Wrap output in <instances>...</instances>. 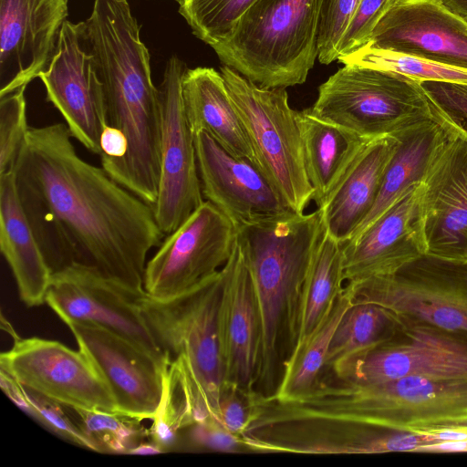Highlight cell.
Returning a JSON list of instances; mask_svg holds the SVG:
<instances>
[{
	"label": "cell",
	"instance_id": "cell-35",
	"mask_svg": "<svg viewBox=\"0 0 467 467\" xmlns=\"http://www.w3.org/2000/svg\"><path fill=\"white\" fill-rule=\"evenodd\" d=\"M26 87L0 97V174L14 170L29 130Z\"/></svg>",
	"mask_w": 467,
	"mask_h": 467
},
{
	"label": "cell",
	"instance_id": "cell-43",
	"mask_svg": "<svg viewBox=\"0 0 467 467\" xmlns=\"http://www.w3.org/2000/svg\"><path fill=\"white\" fill-rule=\"evenodd\" d=\"M414 452H467V441H449L420 446Z\"/></svg>",
	"mask_w": 467,
	"mask_h": 467
},
{
	"label": "cell",
	"instance_id": "cell-4",
	"mask_svg": "<svg viewBox=\"0 0 467 467\" xmlns=\"http://www.w3.org/2000/svg\"><path fill=\"white\" fill-rule=\"evenodd\" d=\"M310 403L327 415L424 434L467 425V379L406 376L364 383L335 378L312 391Z\"/></svg>",
	"mask_w": 467,
	"mask_h": 467
},
{
	"label": "cell",
	"instance_id": "cell-21",
	"mask_svg": "<svg viewBox=\"0 0 467 467\" xmlns=\"http://www.w3.org/2000/svg\"><path fill=\"white\" fill-rule=\"evenodd\" d=\"M421 200L422 182L343 244L345 282L392 275L427 254Z\"/></svg>",
	"mask_w": 467,
	"mask_h": 467
},
{
	"label": "cell",
	"instance_id": "cell-24",
	"mask_svg": "<svg viewBox=\"0 0 467 467\" xmlns=\"http://www.w3.org/2000/svg\"><path fill=\"white\" fill-rule=\"evenodd\" d=\"M0 249L21 301L29 307L46 303L53 274L20 201L14 171L0 174Z\"/></svg>",
	"mask_w": 467,
	"mask_h": 467
},
{
	"label": "cell",
	"instance_id": "cell-30",
	"mask_svg": "<svg viewBox=\"0 0 467 467\" xmlns=\"http://www.w3.org/2000/svg\"><path fill=\"white\" fill-rule=\"evenodd\" d=\"M344 282L343 244L324 231L304 282L296 347L305 342L329 316L344 290Z\"/></svg>",
	"mask_w": 467,
	"mask_h": 467
},
{
	"label": "cell",
	"instance_id": "cell-15",
	"mask_svg": "<svg viewBox=\"0 0 467 467\" xmlns=\"http://www.w3.org/2000/svg\"><path fill=\"white\" fill-rule=\"evenodd\" d=\"M437 120L445 137L422 180L427 254L467 260V136Z\"/></svg>",
	"mask_w": 467,
	"mask_h": 467
},
{
	"label": "cell",
	"instance_id": "cell-45",
	"mask_svg": "<svg viewBox=\"0 0 467 467\" xmlns=\"http://www.w3.org/2000/svg\"><path fill=\"white\" fill-rule=\"evenodd\" d=\"M449 12L467 22V0H433Z\"/></svg>",
	"mask_w": 467,
	"mask_h": 467
},
{
	"label": "cell",
	"instance_id": "cell-19",
	"mask_svg": "<svg viewBox=\"0 0 467 467\" xmlns=\"http://www.w3.org/2000/svg\"><path fill=\"white\" fill-rule=\"evenodd\" d=\"M193 139L203 198L237 227L293 212L257 166L232 155L205 131Z\"/></svg>",
	"mask_w": 467,
	"mask_h": 467
},
{
	"label": "cell",
	"instance_id": "cell-32",
	"mask_svg": "<svg viewBox=\"0 0 467 467\" xmlns=\"http://www.w3.org/2000/svg\"><path fill=\"white\" fill-rule=\"evenodd\" d=\"M73 410L81 430L95 445L97 452L129 454L144 437H149V431L138 418L119 412Z\"/></svg>",
	"mask_w": 467,
	"mask_h": 467
},
{
	"label": "cell",
	"instance_id": "cell-2",
	"mask_svg": "<svg viewBox=\"0 0 467 467\" xmlns=\"http://www.w3.org/2000/svg\"><path fill=\"white\" fill-rule=\"evenodd\" d=\"M237 229L246 248L261 317L254 390L272 396L296 345L304 282L325 231L322 211L289 212Z\"/></svg>",
	"mask_w": 467,
	"mask_h": 467
},
{
	"label": "cell",
	"instance_id": "cell-7",
	"mask_svg": "<svg viewBox=\"0 0 467 467\" xmlns=\"http://www.w3.org/2000/svg\"><path fill=\"white\" fill-rule=\"evenodd\" d=\"M222 293L220 271L182 296L157 300L146 294L140 301L142 315L162 352L169 358L184 359L213 419L218 422L225 378L220 323Z\"/></svg>",
	"mask_w": 467,
	"mask_h": 467
},
{
	"label": "cell",
	"instance_id": "cell-16",
	"mask_svg": "<svg viewBox=\"0 0 467 467\" xmlns=\"http://www.w3.org/2000/svg\"><path fill=\"white\" fill-rule=\"evenodd\" d=\"M78 348L108 384L118 411L141 420H151L162 392V375L169 361L161 360L124 337L99 326L65 323Z\"/></svg>",
	"mask_w": 467,
	"mask_h": 467
},
{
	"label": "cell",
	"instance_id": "cell-3",
	"mask_svg": "<svg viewBox=\"0 0 467 467\" xmlns=\"http://www.w3.org/2000/svg\"><path fill=\"white\" fill-rule=\"evenodd\" d=\"M322 0H257L213 47L223 65L267 88L306 82L318 56Z\"/></svg>",
	"mask_w": 467,
	"mask_h": 467
},
{
	"label": "cell",
	"instance_id": "cell-1",
	"mask_svg": "<svg viewBox=\"0 0 467 467\" xmlns=\"http://www.w3.org/2000/svg\"><path fill=\"white\" fill-rule=\"evenodd\" d=\"M65 123L29 128L14 167L20 201L52 274L74 264L144 289L160 246L152 206L83 160Z\"/></svg>",
	"mask_w": 467,
	"mask_h": 467
},
{
	"label": "cell",
	"instance_id": "cell-5",
	"mask_svg": "<svg viewBox=\"0 0 467 467\" xmlns=\"http://www.w3.org/2000/svg\"><path fill=\"white\" fill-rule=\"evenodd\" d=\"M104 88L107 123L121 131L126 154L106 172L153 205L161 176V104L151 79L149 53L131 45L105 51L98 61Z\"/></svg>",
	"mask_w": 467,
	"mask_h": 467
},
{
	"label": "cell",
	"instance_id": "cell-44",
	"mask_svg": "<svg viewBox=\"0 0 467 467\" xmlns=\"http://www.w3.org/2000/svg\"><path fill=\"white\" fill-rule=\"evenodd\" d=\"M428 434L434 443L449 441H467V425L442 429Z\"/></svg>",
	"mask_w": 467,
	"mask_h": 467
},
{
	"label": "cell",
	"instance_id": "cell-40",
	"mask_svg": "<svg viewBox=\"0 0 467 467\" xmlns=\"http://www.w3.org/2000/svg\"><path fill=\"white\" fill-rule=\"evenodd\" d=\"M250 419L248 392L224 382L219 401V422L231 433L240 436Z\"/></svg>",
	"mask_w": 467,
	"mask_h": 467
},
{
	"label": "cell",
	"instance_id": "cell-36",
	"mask_svg": "<svg viewBox=\"0 0 467 467\" xmlns=\"http://www.w3.org/2000/svg\"><path fill=\"white\" fill-rule=\"evenodd\" d=\"M25 388V387H24ZM26 397L38 414L37 423L57 436L78 446L97 451L81 430L71 407L25 388Z\"/></svg>",
	"mask_w": 467,
	"mask_h": 467
},
{
	"label": "cell",
	"instance_id": "cell-22",
	"mask_svg": "<svg viewBox=\"0 0 467 467\" xmlns=\"http://www.w3.org/2000/svg\"><path fill=\"white\" fill-rule=\"evenodd\" d=\"M220 307L224 382L254 390L261 350V317L248 255L237 234L233 253L221 269Z\"/></svg>",
	"mask_w": 467,
	"mask_h": 467
},
{
	"label": "cell",
	"instance_id": "cell-34",
	"mask_svg": "<svg viewBox=\"0 0 467 467\" xmlns=\"http://www.w3.org/2000/svg\"><path fill=\"white\" fill-rule=\"evenodd\" d=\"M257 0H180L179 13L192 34L210 47L222 42Z\"/></svg>",
	"mask_w": 467,
	"mask_h": 467
},
{
	"label": "cell",
	"instance_id": "cell-6",
	"mask_svg": "<svg viewBox=\"0 0 467 467\" xmlns=\"http://www.w3.org/2000/svg\"><path fill=\"white\" fill-rule=\"evenodd\" d=\"M308 109L368 140L434 118L420 81L358 65H345L322 83Z\"/></svg>",
	"mask_w": 467,
	"mask_h": 467
},
{
	"label": "cell",
	"instance_id": "cell-26",
	"mask_svg": "<svg viewBox=\"0 0 467 467\" xmlns=\"http://www.w3.org/2000/svg\"><path fill=\"white\" fill-rule=\"evenodd\" d=\"M397 138L386 136L368 142L322 211L325 231L344 244L372 209Z\"/></svg>",
	"mask_w": 467,
	"mask_h": 467
},
{
	"label": "cell",
	"instance_id": "cell-37",
	"mask_svg": "<svg viewBox=\"0 0 467 467\" xmlns=\"http://www.w3.org/2000/svg\"><path fill=\"white\" fill-rule=\"evenodd\" d=\"M435 119L467 136V83L420 81Z\"/></svg>",
	"mask_w": 467,
	"mask_h": 467
},
{
	"label": "cell",
	"instance_id": "cell-9",
	"mask_svg": "<svg viewBox=\"0 0 467 467\" xmlns=\"http://www.w3.org/2000/svg\"><path fill=\"white\" fill-rule=\"evenodd\" d=\"M353 304L371 303L400 319L467 342V260L425 254L389 275L347 283Z\"/></svg>",
	"mask_w": 467,
	"mask_h": 467
},
{
	"label": "cell",
	"instance_id": "cell-33",
	"mask_svg": "<svg viewBox=\"0 0 467 467\" xmlns=\"http://www.w3.org/2000/svg\"><path fill=\"white\" fill-rule=\"evenodd\" d=\"M344 65H358L396 72L419 81H450L467 83V70L443 65L419 57L364 47L339 57Z\"/></svg>",
	"mask_w": 467,
	"mask_h": 467
},
{
	"label": "cell",
	"instance_id": "cell-8",
	"mask_svg": "<svg viewBox=\"0 0 467 467\" xmlns=\"http://www.w3.org/2000/svg\"><path fill=\"white\" fill-rule=\"evenodd\" d=\"M220 72L248 134L258 166L287 206L303 213L314 190L309 182L296 119L284 88H263L223 65Z\"/></svg>",
	"mask_w": 467,
	"mask_h": 467
},
{
	"label": "cell",
	"instance_id": "cell-27",
	"mask_svg": "<svg viewBox=\"0 0 467 467\" xmlns=\"http://www.w3.org/2000/svg\"><path fill=\"white\" fill-rule=\"evenodd\" d=\"M393 135L397 138V146L386 168L379 195L351 239L359 235L414 186L422 182L430 161L445 137V130L433 118Z\"/></svg>",
	"mask_w": 467,
	"mask_h": 467
},
{
	"label": "cell",
	"instance_id": "cell-29",
	"mask_svg": "<svg viewBox=\"0 0 467 467\" xmlns=\"http://www.w3.org/2000/svg\"><path fill=\"white\" fill-rule=\"evenodd\" d=\"M211 418L184 359L169 358L162 375L161 398L149 430L150 441L165 452L174 446L180 431Z\"/></svg>",
	"mask_w": 467,
	"mask_h": 467
},
{
	"label": "cell",
	"instance_id": "cell-14",
	"mask_svg": "<svg viewBox=\"0 0 467 467\" xmlns=\"http://www.w3.org/2000/svg\"><path fill=\"white\" fill-rule=\"evenodd\" d=\"M0 368L25 388L63 405L119 412L108 384L79 348L51 339L18 337L8 351L1 353Z\"/></svg>",
	"mask_w": 467,
	"mask_h": 467
},
{
	"label": "cell",
	"instance_id": "cell-47",
	"mask_svg": "<svg viewBox=\"0 0 467 467\" xmlns=\"http://www.w3.org/2000/svg\"><path fill=\"white\" fill-rule=\"evenodd\" d=\"M177 2H179L180 0H176Z\"/></svg>",
	"mask_w": 467,
	"mask_h": 467
},
{
	"label": "cell",
	"instance_id": "cell-20",
	"mask_svg": "<svg viewBox=\"0 0 467 467\" xmlns=\"http://www.w3.org/2000/svg\"><path fill=\"white\" fill-rule=\"evenodd\" d=\"M365 47L467 70V22L433 0H394Z\"/></svg>",
	"mask_w": 467,
	"mask_h": 467
},
{
	"label": "cell",
	"instance_id": "cell-28",
	"mask_svg": "<svg viewBox=\"0 0 467 467\" xmlns=\"http://www.w3.org/2000/svg\"><path fill=\"white\" fill-rule=\"evenodd\" d=\"M399 327L400 320L390 310L371 303L353 304L336 328L323 371L347 378L357 363L389 341Z\"/></svg>",
	"mask_w": 467,
	"mask_h": 467
},
{
	"label": "cell",
	"instance_id": "cell-12",
	"mask_svg": "<svg viewBox=\"0 0 467 467\" xmlns=\"http://www.w3.org/2000/svg\"><path fill=\"white\" fill-rule=\"evenodd\" d=\"M184 63L171 56L158 87L161 104V176L152 205L156 222L168 235L204 201L193 134L182 101Z\"/></svg>",
	"mask_w": 467,
	"mask_h": 467
},
{
	"label": "cell",
	"instance_id": "cell-17",
	"mask_svg": "<svg viewBox=\"0 0 467 467\" xmlns=\"http://www.w3.org/2000/svg\"><path fill=\"white\" fill-rule=\"evenodd\" d=\"M399 320L396 334L343 379L376 383L406 376L467 379V342L429 325Z\"/></svg>",
	"mask_w": 467,
	"mask_h": 467
},
{
	"label": "cell",
	"instance_id": "cell-25",
	"mask_svg": "<svg viewBox=\"0 0 467 467\" xmlns=\"http://www.w3.org/2000/svg\"><path fill=\"white\" fill-rule=\"evenodd\" d=\"M296 119L313 201L322 209L371 140L316 117L308 109L297 111Z\"/></svg>",
	"mask_w": 467,
	"mask_h": 467
},
{
	"label": "cell",
	"instance_id": "cell-38",
	"mask_svg": "<svg viewBox=\"0 0 467 467\" xmlns=\"http://www.w3.org/2000/svg\"><path fill=\"white\" fill-rule=\"evenodd\" d=\"M360 0H322L318 23L317 59L328 65L337 60V46Z\"/></svg>",
	"mask_w": 467,
	"mask_h": 467
},
{
	"label": "cell",
	"instance_id": "cell-10",
	"mask_svg": "<svg viewBox=\"0 0 467 467\" xmlns=\"http://www.w3.org/2000/svg\"><path fill=\"white\" fill-rule=\"evenodd\" d=\"M237 234L235 223L204 201L147 261L145 292L151 298L167 300L211 280L230 258Z\"/></svg>",
	"mask_w": 467,
	"mask_h": 467
},
{
	"label": "cell",
	"instance_id": "cell-42",
	"mask_svg": "<svg viewBox=\"0 0 467 467\" xmlns=\"http://www.w3.org/2000/svg\"><path fill=\"white\" fill-rule=\"evenodd\" d=\"M1 389L6 396L28 416L38 420V414L29 402L24 386L4 369L0 368Z\"/></svg>",
	"mask_w": 467,
	"mask_h": 467
},
{
	"label": "cell",
	"instance_id": "cell-18",
	"mask_svg": "<svg viewBox=\"0 0 467 467\" xmlns=\"http://www.w3.org/2000/svg\"><path fill=\"white\" fill-rule=\"evenodd\" d=\"M68 0H0V97L47 69L68 14Z\"/></svg>",
	"mask_w": 467,
	"mask_h": 467
},
{
	"label": "cell",
	"instance_id": "cell-23",
	"mask_svg": "<svg viewBox=\"0 0 467 467\" xmlns=\"http://www.w3.org/2000/svg\"><path fill=\"white\" fill-rule=\"evenodd\" d=\"M182 95L192 134L205 131L229 153L259 168L221 72L206 67L186 69L182 81Z\"/></svg>",
	"mask_w": 467,
	"mask_h": 467
},
{
	"label": "cell",
	"instance_id": "cell-31",
	"mask_svg": "<svg viewBox=\"0 0 467 467\" xmlns=\"http://www.w3.org/2000/svg\"><path fill=\"white\" fill-rule=\"evenodd\" d=\"M352 305L351 294L345 285L327 319L305 342L295 348L285 361L280 384L273 397L282 401L296 400L316 387L336 328Z\"/></svg>",
	"mask_w": 467,
	"mask_h": 467
},
{
	"label": "cell",
	"instance_id": "cell-13",
	"mask_svg": "<svg viewBox=\"0 0 467 467\" xmlns=\"http://www.w3.org/2000/svg\"><path fill=\"white\" fill-rule=\"evenodd\" d=\"M38 78L47 100L60 112L72 137L99 156L107 109L86 22L64 23L56 52Z\"/></svg>",
	"mask_w": 467,
	"mask_h": 467
},
{
	"label": "cell",
	"instance_id": "cell-39",
	"mask_svg": "<svg viewBox=\"0 0 467 467\" xmlns=\"http://www.w3.org/2000/svg\"><path fill=\"white\" fill-rule=\"evenodd\" d=\"M394 0H360L337 46V58L365 47L380 17Z\"/></svg>",
	"mask_w": 467,
	"mask_h": 467
},
{
	"label": "cell",
	"instance_id": "cell-41",
	"mask_svg": "<svg viewBox=\"0 0 467 467\" xmlns=\"http://www.w3.org/2000/svg\"><path fill=\"white\" fill-rule=\"evenodd\" d=\"M191 439L199 446L227 452L244 448L238 435L228 431L214 419H208L191 426Z\"/></svg>",
	"mask_w": 467,
	"mask_h": 467
},
{
	"label": "cell",
	"instance_id": "cell-11",
	"mask_svg": "<svg viewBox=\"0 0 467 467\" xmlns=\"http://www.w3.org/2000/svg\"><path fill=\"white\" fill-rule=\"evenodd\" d=\"M146 294L96 268L74 264L52 275L46 303L64 323L99 326L167 360L141 312Z\"/></svg>",
	"mask_w": 467,
	"mask_h": 467
},
{
	"label": "cell",
	"instance_id": "cell-46",
	"mask_svg": "<svg viewBox=\"0 0 467 467\" xmlns=\"http://www.w3.org/2000/svg\"><path fill=\"white\" fill-rule=\"evenodd\" d=\"M164 452L162 449H161L157 444L152 442H140L137 446H135L133 449H131L129 452V454H139V455H145V454H159Z\"/></svg>",
	"mask_w": 467,
	"mask_h": 467
}]
</instances>
